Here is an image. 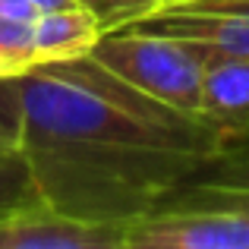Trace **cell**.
<instances>
[{
	"label": "cell",
	"mask_w": 249,
	"mask_h": 249,
	"mask_svg": "<svg viewBox=\"0 0 249 249\" xmlns=\"http://www.w3.org/2000/svg\"><path fill=\"white\" fill-rule=\"evenodd\" d=\"M19 91V152L41 199L73 218L126 224L224 152L199 117L148 98L89 54L25 70Z\"/></svg>",
	"instance_id": "6da1fadb"
},
{
	"label": "cell",
	"mask_w": 249,
	"mask_h": 249,
	"mask_svg": "<svg viewBox=\"0 0 249 249\" xmlns=\"http://www.w3.org/2000/svg\"><path fill=\"white\" fill-rule=\"evenodd\" d=\"M89 57L155 101L189 117L199 114L202 73L208 60L202 44L139 25H120L101 32Z\"/></svg>",
	"instance_id": "7a4b0ae2"
},
{
	"label": "cell",
	"mask_w": 249,
	"mask_h": 249,
	"mask_svg": "<svg viewBox=\"0 0 249 249\" xmlns=\"http://www.w3.org/2000/svg\"><path fill=\"white\" fill-rule=\"evenodd\" d=\"M123 249H249V212L167 202L123 224Z\"/></svg>",
	"instance_id": "3957f363"
},
{
	"label": "cell",
	"mask_w": 249,
	"mask_h": 249,
	"mask_svg": "<svg viewBox=\"0 0 249 249\" xmlns=\"http://www.w3.org/2000/svg\"><path fill=\"white\" fill-rule=\"evenodd\" d=\"M0 249H123V224L73 218L38 199L0 218Z\"/></svg>",
	"instance_id": "277c9868"
},
{
	"label": "cell",
	"mask_w": 249,
	"mask_h": 249,
	"mask_svg": "<svg viewBox=\"0 0 249 249\" xmlns=\"http://www.w3.org/2000/svg\"><path fill=\"white\" fill-rule=\"evenodd\" d=\"M133 25L186 38V41L202 44L205 51L249 54V16L221 0H189V3L164 6V10L142 16Z\"/></svg>",
	"instance_id": "5b68a950"
},
{
	"label": "cell",
	"mask_w": 249,
	"mask_h": 249,
	"mask_svg": "<svg viewBox=\"0 0 249 249\" xmlns=\"http://www.w3.org/2000/svg\"><path fill=\"white\" fill-rule=\"evenodd\" d=\"M199 117L208 129L231 145L249 126V54L208 51L199 91ZM221 152V155H224Z\"/></svg>",
	"instance_id": "8992f818"
},
{
	"label": "cell",
	"mask_w": 249,
	"mask_h": 249,
	"mask_svg": "<svg viewBox=\"0 0 249 249\" xmlns=\"http://www.w3.org/2000/svg\"><path fill=\"white\" fill-rule=\"evenodd\" d=\"M98 16L82 3L73 0L57 10H44L32 19V48H35V67L38 63H57V60H76L91 54L95 41L101 38Z\"/></svg>",
	"instance_id": "52a82bcc"
},
{
	"label": "cell",
	"mask_w": 249,
	"mask_h": 249,
	"mask_svg": "<svg viewBox=\"0 0 249 249\" xmlns=\"http://www.w3.org/2000/svg\"><path fill=\"white\" fill-rule=\"evenodd\" d=\"M167 202H186V205H243V202H249V155L214 158L189 183H183Z\"/></svg>",
	"instance_id": "ba28073f"
},
{
	"label": "cell",
	"mask_w": 249,
	"mask_h": 249,
	"mask_svg": "<svg viewBox=\"0 0 249 249\" xmlns=\"http://www.w3.org/2000/svg\"><path fill=\"white\" fill-rule=\"evenodd\" d=\"M41 199L22 152H0V218Z\"/></svg>",
	"instance_id": "9c48e42d"
},
{
	"label": "cell",
	"mask_w": 249,
	"mask_h": 249,
	"mask_svg": "<svg viewBox=\"0 0 249 249\" xmlns=\"http://www.w3.org/2000/svg\"><path fill=\"white\" fill-rule=\"evenodd\" d=\"M35 67L32 19H0V73L22 76Z\"/></svg>",
	"instance_id": "30bf717a"
},
{
	"label": "cell",
	"mask_w": 249,
	"mask_h": 249,
	"mask_svg": "<svg viewBox=\"0 0 249 249\" xmlns=\"http://www.w3.org/2000/svg\"><path fill=\"white\" fill-rule=\"evenodd\" d=\"M25 133V110L19 76H0V152H19Z\"/></svg>",
	"instance_id": "8fae6325"
},
{
	"label": "cell",
	"mask_w": 249,
	"mask_h": 249,
	"mask_svg": "<svg viewBox=\"0 0 249 249\" xmlns=\"http://www.w3.org/2000/svg\"><path fill=\"white\" fill-rule=\"evenodd\" d=\"M91 13L98 16L101 29H120V25H133L142 16H148L155 0H82Z\"/></svg>",
	"instance_id": "7c38bea8"
},
{
	"label": "cell",
	"mask_w": 249,
	"mask_h": 249,
	"mask_svg": "<svg viewBox=\"0 0 249 249\" xmlns=\"http://www.w3.org/2000/svg\"><path fill=\"white\" fill-rule=\"evenodd\" d=\"M38 10L32 0H0V19H35Z\"/></svg>",
	"instance_id": "4fadbf2b"
},
{
	"label": "cell",
	"mask_w": 249,
	"mask_h": 249,
	"mask_svg": "<svg viewBox=\"0 0 249 249\" xmlns=\"http://www.w3.org/2000/svg\"><path fill=\"white\" fill-rule=\"evenodd\" d=\"M224 155H249V126H246V133L240 136V139H233L231 145H227ZM224 155H221V158H224Z\"/></svg>",
	"instance_id": "5bb4252c"
},
{
	"label": "cell",
	"mask_w": 249,
	"mask_h": 249,
	"mask_svg": "<svg viewBox=\"0 0 249 249\" xmlns=\"http://www.w3.org/2000/svg\"><path fill=\"white\" fill-rule=\"evenodd\" d=\"M177 3H189V0H155L152 13H155V10H164V6H177Z\"/></svg>",
	"instance_id": "9a60e30c"
},
{
	"label": "cell",
	"mask_w": 249,
	"mask_h": 249,
	"mask_svg": "<svg viewBox=\"0 0 249 249\" xmlns=\"http://www.w3.org/2000/svg\"><path fill=\"white\" fill-rule=\"evenodd\" d=\"M0 76H3V73H0Z\"/></svg>",
	"instance_id": "2e32d148"
}]
</instances>
